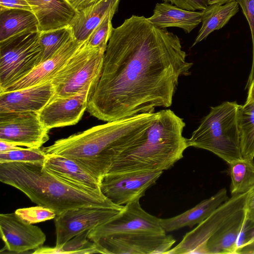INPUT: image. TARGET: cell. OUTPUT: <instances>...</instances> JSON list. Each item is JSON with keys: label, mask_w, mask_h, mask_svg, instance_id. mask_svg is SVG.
Listing matches in <instances>:
<instances>
[{"label": "cell", "mask_w": 254, "mask_h": 254, "mask_svg": "<svg viewBox=\"0 0 254 254\" xmlns=\"http://www.w3.org/2000/svg\"><path fill=\"white\" fill-rule=\"evenodd\" d=\"M186 57L177 35L132 15L113 28L87 110L109 122L169 107L180 77L190 73Z\"/></svg>", "instance_id": "1"}, {"label": "cell", "mask_w": 254, "mask_h": 254, "mask_svg": "<svg viewBox=\"0 0 254 254\" xmlns=\"http://www.w3.org/2000/svg\"><path fill=\"white\" fill-rule=\"evenodd\" d=\"M29 31H40L38 20L32 11L19 8L0 10V42Z\"/></svg>", "instance_id": "24"}, {"label": "cell", "mask_w": 254, "mask_h": 254, "mask_svg": "<svg viewBox=\"0 0 254 254\" xmlns=\"http://www.w3.org/2000/svg\"><path fill=\"white\" fill-rule=\"evenodd\" d=\"M234 0H206L208 5H211L213 4H223L229 1Z\"/></svg>", "instance_id": "41"}, {"label": "cell", "mask_w": 254, "mask_h": 254, "mask_svg": "<svg viewBox=\"0 0 254 254\" xmlns=\"http://www.w3.org/2000/svg\"><path fill=\"white\" fill-rule=\"evenodd\" d=\"M106 50L85 42L52 79L53 97L69 96L87 89L92 94L101 75Z\"/></svg>", "instance_id": "6"}, {"label": "cell", "mask_w": 254, "mask_h": 254, "mask_svg": "<svg viewBox=\"0 0 254 254\" xmlns=\"http://www.w3.org/2000/svg\"><path fill=\"white\" fill-rule=\"evenodd\" d=\"M244 211L246 223L244 229L251 232L254 230V186L246 193Z\"/></svg>", "instance_id": "34"}, {"label": "cell", "mask_w": 254, "mask_h": 254, "mask_svg": "<svg viewBox=\"0 0 254 254\" xmlns=\"http://www.w3.org/2000/svg\"><path fill=\"white\" fill-rule=\"evenodd\" d=\"M47 155L46 170L60 180L81 190L102 193L100 181L75 161L56 155Z\"/></svg>", "instance_id": "17"}, {"label": "cell", "mask_w": 254, "mask_h": 254, "mask_svg": "<svg viewBox=\"0 0 254 254\" xmlns=\"http://www.w3.org/2000/svg\"><path fill=\"white\" fill-rule=\"evenodd\" d=\"M0 181L23 192L37 205L50 208L57 215L82 206L120 208L102 193L88 192L60 180L44 167L43 162L0 163Z\"/></svg>", "instance_id": "3"}, {"label": "cell", "mask_w": 254, "mask_h": 254, "mask_svg": "<svg viewBox=\"0 0 254 254\" xmlns=\"http://www.w3.org/2000/svg\"><path fill=\"white\" fill-rule=\"evenodd\" d=\"M22 147L13 142L0 140V152L21 149Z\"/></svg>", "instance_id": "39"}, {"label": "cell", "mask_w": 254, "mask_h": 254, "mask_svg": "<svg viewBox=\"0 0 254 254\" xmlns=\"http://www.w3.org/2000/svg\"><path fill=\"white\" fill-rule=\"evenodd\" d=\"M202 11H190L167 2L157 3L148 21L160 28L176 27L190 33L202 21Z\"/></svg>", "instance_id": "21"}, {"label": "cell", "mask_w": 254, "mask_h": 254, "mask_svg": "<svg viewBox=\"0 0 254 254\" xmlns=\"http://www.w3.org/2000/svg\"><path fill=\"white\" fill-rule=\"evenodd\" d=\"M246 223L244 210L209 240L207 254H236L238 239Z\"/></svg>", "instance_id": "23"}, {"label": "cell", "mask_w": 254, "mask_h": 254, "mask_svg": "<svg viewBox=\"0 0 254 254\" xmlns=\"http://www.w3.org/2000/svg\"><path fill=\"white\" fill-rule=\"evenodd\" d=\"M49 130L38 113L0 114V140L21 146L40 148L49 139Z\"/></svg>", "instance_id": "11"}, {"label": "cell", "mask_w": 254, "mask_h": 254, "mask_svg": "<svg viewBox=\"0 0 254 254\" xmlns=\"http://www.w3.org/2000/svg\"><path fill=\"white\" fill-rule=\"evenodd\" d=\"M120 0H99L93 5L76 11L70 22L73 38L85 42L94 29L112 10L118 9Z\"/></svg>", "instance_id": "22"}, {"label": "cell", "mask_w": 254, "mask_h": 254, "mask_svg": "<svg viewBox=\"0 0 254 254\" xmlns=\"http://www.w3.org/2000/svg\"><path fill=\"white\" fill-rule=\"evenodd\" d=\"M163 172L107 174L101 181L100 190L114 203L125 205L144 196L146 190L156 183Z\"/></svg>", "instance_id": "13"}, {"label": "cell", "mask_w": 254, "mask_h": 254, "mask_svg": "<svg viewBox=\"0 0 254 254\" xmlns=\"http://www.w3.org/2000/svg\"><path fill=\"white\" fill-rule=\"evenodd\" d=\"M117 9H114L110 11L94 29L86 41L88 46L106 49L113 28L112 19Z\"/></svg>", "instance_id": "31"}, {"label": "cell", "mask_w": 254, "mask_h": 254, "mask_svg": "<svg viewBox=\"0 0 254 254\" xmlns=\"http://www.w3.org/2000/svg\"><path fill=\"white\" fill-rule=\"evenodd\" d=\"M238 125L242 158H254V101L239 105Z\"/></svg>", "instance_id": "26"}, {"label": "cell", "mask_w": 254, "mask_h": 254, "mask_svg": "<svg viewBox=\"0 0 254 254\" xmlns=\"http://www.w3.org/2000/svg\"><path fill=\"white\" fill-rule=\"evenodd\" d=\"M188 10H203L208 5L206 0H162Z\"/></svg>", "instance_id": "35"}, {"label": "cell", "mask_w": 254, "mask_h": 254, "mask_svg": "<svg viewBox=\"0 0 254 254\" xmlns=\"http://www.w3.org/2000/svg\"><path fill=\"white\" fill-rule=\"evenodd\" d=\"M93 242L101 254H166L176 240L166 234L138 233L114 234Z\"/></svg>", "instance_id": "12"}, {"label": "cell", "mask_w": 254, "mask_h": 254, "mask_svg": "<svg viewBox=\"0 0 254 254\" xmlns=\"http://www.w3.org/2000/svg\"><path fill=\"white\" fill-rule=\"evenodd\" d=\"M84 42L73 37L50 59L42 62L27 76L0 91V93L26 88L50 81Z\"/></svg>", "instance_id": "18"}, {"label": "cell", "mask_w": 254, "mask_h": 254, "mask_svg": "<svg viewBox=\"0 0 254 254\" xmlns=\"http://www.w3.org/2000/svg\"><path fill=\"white\" fill-rule=\"evenodd\" d=\"M248 95L247 102L254 101V78L248 88Z\"/></svg>", "instance_id": "40"}, {"label": "cell", "mask_w": 254, "mask_h": 254, "mask_svg": "<svg viewBox=\"0 0 254 254\" xmlns=\"http://www.w3.org/2000/svg\"><path fill=\"white\" fill-rule=\"evenodd\" d=\"M250 28L253 42V61L251 70L246 85L248 89L254 78V0H237Z\"/></svg>", "instance_id": "33"}, {"label": "cell", "mask_w": 254, "mask_h": 254, "mask_svg": "<svg viewBox=\"0 0 254 254\" xmlns=\"http://www.w3.org/2000/svg\"><path fill=\"white\" fill-rule=\"evenodd\" d=\"M246 193L231 195L166 254H207L209 240L244 211Z\"/></svg>", "instance_id": "8"}, {"label": "cell", "mask_w": 254, "mask_h": 254, "mask_svg": "<svg viewBox=\"0 0 254 254\" xmlns=\"http://www.w3.org/2000/svg\"><path fill=\"white\" fill-rule=\"evenodd\" d=\"M0 231L6 251L16 254L41 247L46 236L40 228L24 221L15 212L0 214Z\"/></svg>", "instance_id": "14"}, {"label": "cell", "mask_w": 254, "mask_h": 254, "mask_svg": "<svg viewBox=\"0 0 254 254\" xmlns=\"http://www.w3.org/2000/svg\"><path fill=\"white\" fill-rule=\"evenodd\" d=\"M90 230H86L76 235L60 247H40L32 253L35 254L99 253L96 244L88 238Z\"/></svg>", "instance_id": "28"}, {"label": "cell", "mask_w": 254, "mask_h": 254, "mask_svg": "<svg viewBox=\"0 0 254 254\" xmlns=\"http://www.w3.org/2000/svg\"><path fill=\"white\" fill-rule=\"evenodd\" d=\"M104 206H86L67 210L55 218L56 247H60L80 233L106 223L123 209Z\"/></svg>", "instance_id": "10"}, {"label": "cell", "mask_w": 254, "mask_h": 254, "mask_svg": "<svg viewBox=\"0 0 254 254\" xmlns=\"http://www.w3.org/2000/svg\"><path fill=\"white\" fill-rule=\"evenodd\" d=\"M99 0H66L69 4L78 11L89 7Z\"/></svg>", "instance_id": "38"}, {"label": "cell", "mask_w": 254, "mask_h": 254, "mask_svg": "<svg viewBox=\"0 0 254 254\" xmlns=\"http://www.w3.org/2000/svg\"><path fill=\"white\" fill-rule=\"evenodd\" d=\"M159 112L107 122L56 141L42 150L77 163L101 182L114 161L141 144Z\"/></svg>", "instance_id": "2"}, {"label": "cell", "mask_w": 254, "mask_h": 254, "mask_svg": "<svg viewBox=\"0 0 254 254\" xmlns=\"http://www.w3.org/2000/svg\"><path fill=\"white\" fill-rule=\"evenodd\" d=\"M239 6L238 1L234 0L224 4L208 5L202 10V25L192 47L205 39L214 31L219 30L225 25L238 12Z\"/></svg>", "instance_id": "25"}, {"label": "cell", "mask_w": 254, "mask_h": 254, "mask_svg": "<svg viewBox=\"0 0 254 254\" xmlns=\"http://www.w3.org/2000/svg\"><path fill=\"white\" fill-rule=\"evenodd\" d=\"M19 8L31 11L26 0H0V10Z\"/></svg>", "instance_id": "36"}, {"label": "cell", "mask_w": 254, "mask_h": 254, "mask_svg": "<svg viewBox=\"0 0 254 254\" xmlns=\"http://www.w3.org/2000/svg\"><path fill=\"white\" fill-rule=\"evenodd\" d=\"M55 94L51 81L26 88L0 93V114L39 113L51 100Z\"/></svg>", "instance_id": "16"}, {"label": "cell", "mask_w": 254, "mask_h": 254, "mask_svg": "<svg viewBox=\"0 0 254 254\" xmlns=\"http://www.w3.org/2000/svg\"><path fill=\"white\" fill-rule=\"evenodd\" d=\"M159 113L145 140L119 157L107 174L164 172L183 157L189 147L187 138L183 135L185 122L170 109Z\"/></svg>", "instance_id": "4"}, {"label": "cell", "mask_w": 254, "mask_h": 254, "mask_svg": "<svg viewBox=\"0 0 254 254\" xmlns=\"http://www.w3.org/2000/svg\"><path fill=\"white\" fill-rule=\"evenodd\" d=\"M47 154L40 148H22L0 152V163L13 162H44Z\"/></svg>", "instance_id": "30"}, {"label": "cell", "mask_w": 254, "mask_h": 254, "mask_svg": "<svg viewBox=\"0 0 254 254\" xmlns=\"http://www.w3.org/2000/svg\"><path fill=\"white\" fill-rule=\"evenodd\" d=\"M228 198L227 190L222 188L210 197L179 215L169 218H161V224L166 233L186 227L192 228L205 219Z\"/></svg>", "instance_id": "20"}, {"label": "cell", "mask_w": 254, "mask_h": 254, "mask_svg": "<svg viewBox=\"0 0 254 254\" xmlns=\"http://www.w3.org/2000/svg\"><path fill=\"white\" fill-rule=\"evenodd\" d=\"M136 199L124 205V209L111 220L91 230L88 238L92 242L118 234H165L160 219L144 210Z\"/></svg>", "instance_id": "9"}, {"label": "cell", "mask_w": 254, "mask_h": 254, "mask_svg": "<svg viewBox=\"0 0 254 254\" xmlns=\"http://www.w3.org/2000/svg\"><path fill=\"white\" fill-rule=\"evenodd\" d=\"M72 37L69 26L40 31L39 39L42 50V62L53 57Z\"/></svg>", "instance_id": "29"}, {"label": "cell", "mask_w": 254, "mask_h": 254, "mask_svg": "<svg viewBox=\"0 0 254 254\" xmlns=\"http://www.w3.org/2000/svg\"><path fill=\"white\" fill-rule=\"evenodd\" d=\"M90 90L73 95L53 97L38 113L44 125L49 129L77 124L87 109Z\"/></svg>", "instance_id": "15"}, {"label": "cell", "mask_w": 254, "mask_h": 254, "mask_svg": "<svg viewBox=\"0 0 254 254\" xmlns=\"http://www.w3.org/2000/svg\"><path fill=\"white\" fill-rule=\"evenodd\" d=\"M39 22L40 31L69 26L76 11L66 0H26Z\"/></svg>", "instance_id": "19"}, {"label": "cell", "mask_w": 254, "mask_h": 254, "mask_svg": "<svg viewBox=\"0 0 254 254\" xmlns=\"http://www.w3.org/2000/svg\"><path fill=\"white\" fill-rule=\"evenodd\" d=\"M14 212L24 221L32 224L55 219L57 216L53 210L39 205L17 209Z\"/></svg>", "instance_id": "32"}, {"label": "cell", "mask_w": 254, "mask_h": 254, "mask_svg": "<svg viewBox=\"0 0 254 254\" xmlns=\"http://www.w3.org/2000/svg\"><path fill=\"white\" fill-rule=\"evenodd\" d=\"M231 195L246 193L254 186V159H240L227 164Z\"/></svg>", "instance_id": "27"}, {"label": "cell", "mask_w": 254, "mask_h": 254, "mask_svg": "<svg viewBox=\"0 0 254 254\" xmlns=\"http://www.w3.org/2000/svg\"><path fill=\"white\" fill-rule=\"evenodd\" d=\"M239 106L236 102L226 101L211 107L187 139L189 147L209 151L227 164L243 158L238 125Z\"/></svg>", "instance_id": "5"}, {"label": "cell", "mask_w": 254, "mask_h": 254, "mask_svg": "<svg viewBox=\"0 0 254 254\" xmlns=\"http://www.w3.org/2000/svg\"><path fill=\"white\" fill-rule=\"evenodd\" d=\"M40 32H24L0 42V91L27 76L41 63Z\"/></svg>", "instance_id": "7"}, {"label": "cell", "mask_w": 254, "mask_h": 254, "mask_svg": "<svg viewBox=\"0 0 254 254\" xmlns=\"http://www.w3.org/2000/svg\"><path fill=\"white\" fill-rule=\"evenodd\" d=\"M236 254H254V230L237 248Z\"/></svg>", "instance_id": "37"}]
</instances>
